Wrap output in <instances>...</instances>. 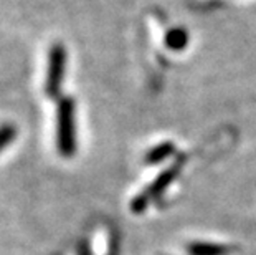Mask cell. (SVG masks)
<instances>
[{"label": "cell", "mask_w": 256, "mask_h": 255, "mask_svg": "<svg viewBox=\"0 0 256 255\" xmlns=\"http://www.w3.org/2000/svg\"><path fill=\"white\" fill-rule=\"evenodd\" d=\"M188 43V35L184 29H172L166 35V45L170 50H184Z\"/></svg>", "instance_id": "6"}, {"label": "cell", "mask_w": 256, "mask_h": 255, "mask_svg": "<svg viewBox=\"0 0 256 255\" xmlns=\"http://www.w3.org/2000/svg\"><path fill=\"white\" fill-rule=\"evenodd\" d=\"M74 100L63 96L58 101L56 108V148L60 156L72 157L78 149L76 139V123H74Z\"/></svg>", "instance_id": "1"}, {"label": "cell", "mask_w": 256, "mask_h": 255, "mask_svg": "<svg viewBox=\"0 0 256 255\" xmlns=\"http://www.w3.org/2000/svg\"><path fill=\"white\" fill-rule=\"evenodd\" d=\"M174 151H176V146L174 143H162L159 146H156V148H152L149 153L146 154L144 161L147 164H159V162L166 161L168 156L174 154Z\"/></svg>", "instance_id": "5"}, {"label": "cell", "mask_w": 256, "mask_h": 255, "mask_svg": "<svg viewBox=\"0 0 256 255\" xmlns=\"http://www.w3.org/2000/svg\"><path fill=\"white\" fill-rule=\"evenodd\" d=\"M64 72H66V48L63 43H55L48 52L45 93L50 98H58L62 91Z\"/></svg>", "instance_id": "2"}, {"label": "cell", "mask_w": 256, "mask_h": 255, "mask_svg": "<svg viewBox=\"0 0 256 255\" xmlns=\"http://www.w3.org/2000/svg\"><path fill=\"white\" fill-rule=\"evenodd\" d=\"M190 255H226L233 250V247L222 245V243H208V242H192L187 247Z\"/></svg>", "instance_id": "4"}, {"label": "cell", "mask_w": 256, "mask_h": 255, "mask_svg": "<svg viewBox=\"0 0 256 255\" xmlns=\"http://www.w3.org/2000/svg\"><path fill=\"white\" fill-rule=\"evenodd\" d=\"M178 164H180V162H177L176 166L168 167L164 172H160L159 177H156V181L152 182L144 192H140L138 197H134L132 204H130V210H132L134 214H140L142 210H146V207L149 205L152 199H157L168 186H170L174 182V179L178 174V169H180Z\"/></svg>", "instance_id": "3"}, {"label": "cell", "mask_w": 256, "mask_h": 255, "mask_svg": "<svg viewBox=\"0 0 256 255\" xmlns=\"http://www.w3.org/2000/svg\"><path fill=\"white\" fill-rule=\"evenodd\" d=\"M15 136H17V128L14 124H4V126H0V153L12 143Z\"/></svg>", "instance_id": "7"}]
</instances>
